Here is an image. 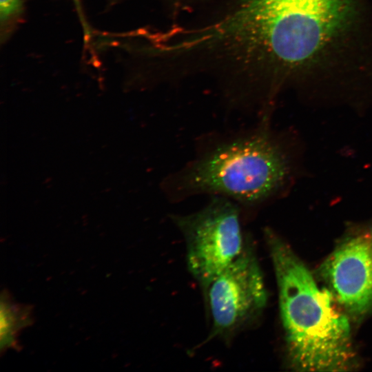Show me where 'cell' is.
I'll list each match as a JSON object with an SVG mask.
<instances>
[{
  "mask_svg": "<svg viewBox=\"0 0 372 372\" xmlns=\"http://www.w3.org/2000/svg\"><path fill=\"white\" fill-rule=\"evenodd\" d=\"M289 170L288 158L269 129L268 120L260 119L251 130L223 136L203 147L166 178L163 189L172 201L208 194L253 208L280 190Z\"/></svg>",
  "mask_w": 372,
  "mask_h": 372,
  "instance_id": "cell-3",
  "label": "cell"
},
{
  "mask_svg": "<svg viewBox=\"0 0 372 372\" xmlns=\"http://www.w3.org/2000/svg\"><path fill=\"white\" fill-rule=\"evenodd\" d=\"M23 0H0L1 32L5 34L22 13Z\"/></svg>",
  "mask_w": 372,
  "mask_h": 372,
  "instance_id": "cell-8",
  "label": "cell"
},
{
  "mask_svg": "<svg viewBox=\"0 0 372 372\" xmlns=\"http://www.w3.org/2000/svg\"><path fill=\"white\" fill-rule=\"evenodd\" d=\"M349 14V0H238L205 35L244 65L287 70L318 53Z\"/></svg>",
  "mask_w": 372,
  "mask_h": 372,
  "instance_id": "cell-1",
  "label": "cell"
},
{
  "mask_svg": "<svg viewBox=\"0 0 372 372\" xmlns=\"http://www.w3.org/2000/svg\"><path fill=\"white\" fill-rule=\"evenodd\" d=\"M240 212L234 201L213 196L196 212L171 215L185 242L188 271L203 291L245 246L247 238L242 229Z\"/></svg>",
  "mask_w": 372,
  "mask_h": 372,
  "instance_id": "cell-4",
  "label": "cell"
},
{
  "mask_svg": "<svg viewBox=\"0 0 372 372\" xmlns=\"http://www.w3.org/2000/svg\"><path fill=\"white\" fill-rule=\"evenodd\" d=\"M264 236L276 276L289 366L304 372L355 369L349 317L285 240L270 228L264 229Z\"/></svg>",
  "mask_w": 372,
  "mask_h": 372,
  "instance_id": "cell-2",
  "label": "cell"
},
{
  "mask_svg": "<svg viewBox=\"0 0 372 372\" xmlns=\"http://www.w3.org/2000/svg\"><path fill=\"white\" fill-rule=\"evenodd\" d=\"M203 294L211 322L207 340L230 341L259 320L268 295L257 255L248 238L239 256L212 280Z\"/></svg>",
  "mask_w": 372,
  "mask_h": 372,
  "instance_id": "cell-5",
  "label": "cell"
},
{
  "mask_svg": "<svg viewBox=\"0 0 372 372\" xmlns=\"http://www.w3.org/2000/svg\"><path fill=\"white\" fill-rule=\"evenodd\" d=\"M76 6L78 8V10L79 12V14L81 15V5H80V0H73Z\"/></svg>",
  "mask_w": 372,
  "mask_h": 372,
  "instance_id": "cell-9",
  "label": "cell"
},
{
  "mask_svg": "<svg viewBox=\"0 0 372 372\" xmlns=\"http://www.w3.org/2000/svg\"><path fill=\"white\" fill-rule=\"evenodd\" d=\"M318 273L350 319L372 313V227L342 240L321 264Z\"/></svg>",
  "mask_w": 372,
  "mask_h": 372,
  "instance_id": "cell-6",
  "label": "cell"
},
{
  "mask_svg": "<svg viewBox=\"0 0 372 372\" xmlns=\"http://www.w3.org/2000/svg\"><path fill=\"white\" fill-rule=\"evenodd\" d=\"M27 313L10 304L7 300H2L1 305V344L8 348L12 345L16 333L28 322Z\"/></svg>",
  "mask_w": 372,
  "mask_h": 372,
  "instance_id": "cell-7",
  "label": "cell"
}]
</instances>
